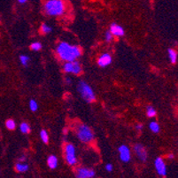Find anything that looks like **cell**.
Wrapping results in <instances>:
<instances>
[{
    "mask_svg": "<svg viewBox=\"0 0 178 178\" xmlns=\"http://www.w3.org/2000/svg\"><path fill=\"white\" fill-rule=\"evenodd\" d=\"M57 53L59 57L64 61H74L81 56L82 50L77 45L61 42L57 47Z\"/></svg>",
    "mask_w": 178,
    "mask_h": 178,
    "instance_id": "cell-1",
    "label": "cell"
},
{
    "mask_svg": "<svg viewBox=\"0 0 178 178\" xmlns=\"http://www.w3.org/2000/svg\"><path fill=\"white\" fill-rule=\"evenodd\" d=\"M44 9L47 15L58 17L65 13L66 4L64 0H47L44 3Z\"/></svg>",
    "mask_w": 178,
    "mask_h": 178,
    "instance_id": "cell-2",
    "label": "cell"
},
{
    "mask_svg": "<svg viewBox=\"0 0 178 178\" xmlns=\"http://www.w3.org/2000/svg\"><path fill=\"white\" fill-rule=\"evenodd\" d=\"M76 133L78 139L84 144H89L94 139V133L92 129L85 124L78 125L76 127Z\"/></svg>",
    "mask_w": 178,
    "mask_h": 178,
    "instance_id": "cell-3",
    "label": "cell"
},
{
    "mask_svg": "<svg viewBox=\"0 0 178 178\" xmlns=\"http://www.w3.org/2000/svg\"><path fill=\"white\" fill-rule=\"evenodd\" d=\"M77 90H78V92L80 93L81 97L86 102L91 103V102L96 100V96H95V93H94L92 88L88 83H86L84 81H80L78 82Z\"/></svg>",
    "mask_w": 178,
    "mask_h": 178,
    "instance_id": "cell-4",
    "label": "cell"
},
{
    "mask_svg": "<svg viewBox=\"0 0 178 178\" xmlns=\"http://www.w3.org/2000/svg\"><path fill=\"white\" fill-rule=\"evenodd\" d=\"M76 148L75 146L68 143L65 146V157H66V160L67 163L70 166H75L77 162L76 159Z\"/></svg>",
    "mask_w": 178,
    "mask_h": 178,
    "instance_id": "cell-5",
    "label": "cell"
},
{
    "mask_svg": "<svg viewBox=\"0 0 178 178\" xmlns=\"http://www.w3.org/2000/svg\"><path fill=\"white\" fill-rule=\"evenodd\" d=\"M63 69L67 74H74V75H80L82 73V66L76 61H66L63 66Z\"/></svg>",
    "mask_w": 178,
    "mask_h": 178,
    "instance_id": "cell-6",
    "label": "cell"
},
{
    "mask_svg": "<svg viewBox=\"0 0 178 178\" xmlns=\"http://www.w3.org/2000/svg\"><path fill=\"white\" fill-rule=\"evenodd\" d=\"M154 166H155V169L157 171V173L161 176V177H165L167 175V168H166V164L163 161V159L161 158H157L154 161Z\"/></svg>",
    "mask_w": 178,
    "mask_h": 178,
    "instance_id": "cell-7",
    "label": "cell"
},
{
    "mask_svg": "<svg viewBox=\"0 0 178 178\" xmlns=\"http://www.w3.org/2000/svg\"><path fill=\"white\" fill-rule=\"evenodd\" d=\"M134 152L141 161H145L147 159V153H146V150L143 145H141V144L135 145Z\"/></svg>",
    "mask_w": 178,
    "mask_h": 178,
    "instance_id": "cell-8",
    "label": "cell"
},
{
    "mask_svg": "<svg viewBox=\"0 0 178 178\" xmlns=\"http://www.w3.org/2000/svg\"><path fill=\"white\" fill-rule=\"evenodd\" d=\"M76 176L78 178H92L95 177V171L87 168H80L77 169Z\"/></svg>",
    "mask_w": 178,
    "mask_h": 178,
    "instance_id": "cell-9",
    "label": "cell"
},
{
    "mask_svg": "<svg viewBox=\"0 0 178 178\" xmlns=\"http://www.w3.org/2000/svg\"><path fill=\"white\" fill-rule=\"evenodd\" d=\"M118 152H119V155H120V159H122V161L123 162H128L130 160V150L128 147L127 145H122L118 148Z\"/></svg>",
    "mask_w": 178,
    "mask_h": 178,
    "instance_id": "cell-10",
    "label": "cell"
},
{
    "mask_svg": "<svg viewBox=\"0 0 178 178\" xmlns=\"http://www.w3.org/2000/svg\"><path fill=\"white\" fill-rule=\"evenodd\" d=\"M112 63V57L108 53H104L99 57L98 60V65L101 67H105Z\"/></svg>",
    "mask_w": 178,
    "mask_h": 178,
    "instance_id": "cell-11",
    "label": "cell"
},
{
    "mask_svg": "<svg viewBox=\"0 0 178 178\" xmlns=\"http://www.w3.org/2000/svg\"><path fill=\"white\" fill-rule=\"evenodd\" d=\"M110 32L115 36H122L125 34L124 29L121 26L117 25L115 23L111 24V26H110Z\"/></svg>",
    "mask_w": 178,
    "mask_h": 178,
    "instance_id": "cell-12",
    "label": "cell"
},
{
    "mask_svg": "<svg viewBox=\"0 0 178 178\" xmlns=\"http://www.w3.org/2000/svg\"><path fill=\"white\" fill-rule=\"evenodd\" d=\"M47 164L51 169H54L58 166V158L55 155H51L47 159Z\"/></svg>",
    "mask_w": 178,
    "mask_h": 178,
    "instance_id": "cell-13",
    "label": "cell"
},
{
    "mask_svg": "<svg viewBox=\"0 0 178 178\" xmlns=\"http://www.w3.org/2000/svg\"><path fill=\"white\" fill-rule=\"evenodd\" d=\"M168 58L170 59V62L172 64H175L177 60V52L173 49H168Z\"/></svg>",
    "mask_w": 178,
    "mask_h": 178,
    "instance_id": "cell-14",
    "label": "cell"
},
{
    "mask_svg": "<svg viewBox=\"0 0 178 178\" xmlns=\"http://www.w3.org/2000/svg\"><path fill=\"white\" fill-rule=\"evenodd\" d=\"M15 168H16V171L19 172V173H24L27 172L28 170V166L25 164V163H17L16 166H15Z\"/></svg>",
    "mask_w": 178,
    "mask_h": 178,
    "instance_id": "cell-15",
    "label": "cell"
},
{
    "mask_svg": "<svg viewBox=\"0 0 178 178\" xmlns=\"http://www.w3.org/2000/svg\"><path fill=\"white\" fill-rule=\"evenodd\" d=\"M40 137H41L42 141H43L44 144H47V143L49 142V135H48V133H47L46 130L43 129V130L40 132Z\"/></svg>",
    "mask_w": 178,
    "mask_h": 178,
    "instance_id": "cell-16",
    "label": "cell"
},
{
    "mask_svg": "<svg viewBox=\"0 0 178 178\" xmlns=\"http://www.w3.org/2000/svg\"><path fill=\"white\" fill-rule=\"evenodd\" d=\"M5 127L7 128L9 130H13L16 128V123H15V122L13 120L9 119V120H7L5 122Z\"/></svg>",
    "mask_w": 178,
    "mask_h": 178,
    "instance_id": "cell-17",
    "label": "cell"
},
{
    "mask_svg": "<svg viewBox=\"0 0 178 178\" xmlns=\"http://www.w3.org/2000/svg\"><path fill=\"white\" fill-rule=\"evenodd\" d=\"M20 61H21L22 65H23L24 67H27L28 66V63L30 61V59L27 55H21L20 56Z\"/></svg>",
    "mask_w": 178,
    "mask_h": 178,
    "instance_id": "cell-18",
    "label": "cell"
},
{
    "mask_svg": "<svg viewBox=\"0 0 178 178\" xmlns=\"http://www.w3.org/2000/svg\"><path fill=\"white\" fill-rule=\"evenodd\" d=\"M20 129L23 134H27L30 132V127L27 122H22L20 126Z\"/></svg>",
    "mask_w": 178,
    "mask_h": 178,
    "instance_id": "cell-19",
    "label": "cell"
},
{
    "mask_svg": "<svg viewBox=\"0 0 178 178\" xmlns=\"http://www.w3.org/2000/svg\"><path fill=\"white\" fill-rule=\"evenodd\" d=\"M149 128H150V129L153 131V133H158L159 131V125L156 122H152L149 124Z\"/></svg>",
    "mask_w": 178,
    "mask_h": 178,
    "instance_id": "cell-20",
    "label": "cell"
},
{
    "mask_svg": "<svg viewBox=\"0 0 178 178\" xmlns=\"http://www.w3.org/2000/svg\"><path fill=\"white\" fill-rule=\"evenodd\" d=\"M146 114L150 118L154 117L156 115V110H155V108L153 106H148L146 108Z\"/></svg>",
    "mask_w": 178,
    "mask_h": 178,
    "instance_id": "cell-21",
    "label": "cell"
},
{
    "mask_svg": "<svg viewBox=\"0 0 178 178\" xmlns=\"http://www.w3.org/2000/svg\"><path fill=\"white\" fill-rule=\"evenodd\" d=\"M30 48H31L32 51H37L42 49V44H41V43H39V42H35V43H32V44H31Z\"/></svg>",
    "mask_w": 178,
    "mask_h": 178,
    "instance_id": "cell-22",
    "label": "cell"
},
{
    "mask_svg": "<svg viewBox=\"0 0 178 178\" xmlns=\"http://www.w3.org/2000/svg\"><path fill=\"white\" fill-rule=\"evenodd\" d=\"M41 31L44 34H49V33L51 32V27L49 25L44 23V24H42V26H41Z\"/></svg>",
    "mask_w": 178,
    "mask_h": 178,
    "instance_id": "cell-23",
    "label": "cell"
},
{
    "mask_svg": "<svg viewBox=\"0 0 178 178\" xmlns=\"http://www.w3.org/2000/svg\"><path fill=\"white\" fill-rule=\"evenodd\" d=\"M29 108H30V110L32 112H36L37 110L38 105H37V103H36V100H34V99L30 100V102H29Z\"/></svg>",
    "mask_w": 178,
    "mask_h": 178,
    "instance_id": "cell-24",
    "label": "cell"
},
{
    "mask_svg": "<svg viewBox=\"0 0 178 178\" xmlns=\"http://www.w3.org/2000/svg\"><path fill=\"white\" fill-rule=\"evenodd\" d=\"M113 35L110 32V30L107 31V32H105V39L106 42H111L113 40Z\"/></svg>",
    "mask_w": 178,
    "mask_h": 178,
    "instance_id": "cell-25",
    "label": "cell"
},
{
    "mask_svg": "<svg viewBox=\"0 0 178 178\" xmlns=\"http://www.w3.org/2000/svg\"><path fill=\"white\" fill-rule=\"evenodd\" d=\"M113 165L112 164H106V166H105V170L107 171V172H111V171H113Z\"/></svg>",
    "mask_w": 178,
    "mask_h": 178,
    "instance_id": "cell-26",
    "label": "cell"
},
{
    "mask_svg": "<svg viewBox=\"0 0 178 178\" xmlns=\"http://www.w3.org/2000/svg\"><path fill=\"white\" fill-rule=\"evenodd\" d=\"M136 130H142V129H143V124H141V123L136 124Z\"/></svg>",
    "mask_w": 178,
    "mask_h": 178,
    "instance_id": "cell-27",
    "label": "cell"
},
{
    "mask_svg": "<svg viewBox=\"0 0 178 178\" xmlns=\"http://www.w3.org/2000/svg\"><path fill=\"white\" fill-rule=\"evenodd\" d=\"M66 82H67V83L70 84L71 83V78L70 77H66Z\"/></svg>",
    "mask_w": 178,
    "mask_h": 178,
    "instance_id": "cell-28",
    "label": "cell"
},
{
    "mask_svg": "<svg viewBox=\"0 0 178 178\" xmlns=\"http://www.w3.org/2000/svg\"><path fill=\"white\" fill-rule=\"evenodd\" d=\"M168 158L169 159H174V155H173V154H168Z\"/></svg>",
    "mask_w": 178,
    "mask_h": 178,
    "instance_id": "cell-29",
    "label": "cell"
},
{
    "mask_svg": "<svg viewBox=\"0 0 178 178\" xmlns=\"http://www.w3.org/2000/svg\"><path fill=\"white\" fill-rule=\"evenodd\" d=\"M27 1V0H18V2H19L20 4H24Z\"/></svg>",
    "mask_w": 178,
    "mask_h": 178,
    "instance_id": "cell-30",
    "label": "cell"
},
{
    "mask_svg": "<svg viewBox=\"0 0 178 178\" xmlns=\"http://www.w3.org/2000/svg\"><path fill=\"white\" fill-rule=\"evenodd\" d=\"M25 157H24V156H22V157H21V158H20V159H20V160H21V161H24V160H25Z\"/></svg>",
    "mask_w": 178,
    "mask_h": 178,
    "instance_id": "cell-31",
    "label": "cell"
}]
</instances>
